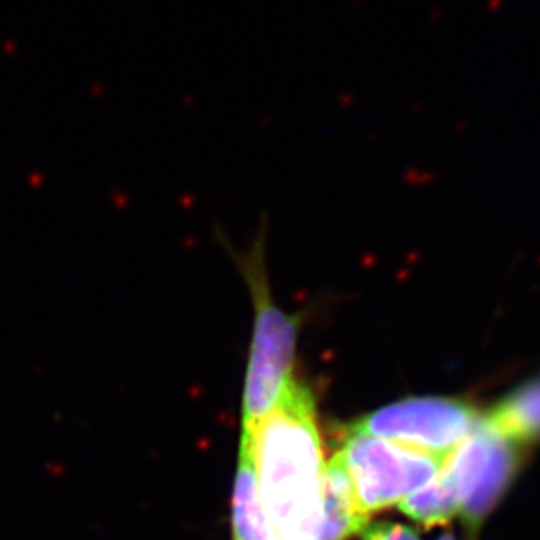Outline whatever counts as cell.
Returning <instances> with one entry per match:
<instances>
[{
	"mask_svg": "<svg viewBox=\"0 0 540 540\" xmlns=\"http://www.w3.org/2000/svg\"><path fill=\"white\" fill-rule=\"evenodd\" d=\"M249 439L261 504L278 540H316L325 460L309 388L292 379Z\"/></svg>",
	"mask_w": 540,
	"mask_h": 540,
	"instance_id": "cell-1",
	"label": "cell"
},
{
	"mask_svg": "<svg viewBox=\"0 0 540 540\" xmlns=\"http://www.w3.org/2000/svg\"><path fill=\"white\" fill-rule=\"evenodd\" d=\"M212 236L238 270L252 301L254 323L242 413V435H250L276 407L294 379L295 344L308 311L287 313L273 299L268 270L270 215L266 210L261 212L256 231L243 247L235 245L221 224L214 226Z\"/></svg>",
	"mask_w": 540,
	"mask_h": 540,
	"instance_id": "cell-2",
	"label": "cell"
},
{
	"mask_svg": "<svg viewBox=\"0 0 540 540\" xmlns=\"http://www.w3.org/2000/svg\"><path fill=\"white\" fill-rule=\"evenodd\" d=\"M336 453L365 516L400 504L407 495L428 483L448 458L357 430L344 435Z\"/></svg>",
	"mask_w": 540,
	"mask_h": 540,
	"instance_id": "cell-3",
	"label": "cell"
},
{
	"mask_svg": "<svg viewBox=\"0 0 540 540\" xmlns=\"http://www.w3.org/2000/svg\"><path fill=\"white\" fill-rule=\"evenodd\" d=\"M521 448L484 414L446 458L444 469L458 488L460 514L470 532L481 528L511 486L521 463Z\"/></svg>",
	"mask_w": 540,
	"mask_h": 540,
	"instance_id": "cell-4",
	"label": "cell"
},
{
	"mask_svg": "<svg viewBox=\"0 0 540 540\" xmlns=\"http://www.w3.org/2000/svg\"><path fill=\"white\" fill-rule=\"evenodd\" d=\"M481 414L451 397H411L350 425V430L399 442L435 456H449L474 430Z\"/></svg>",
	"mask_w": 540,
	"mask_h": 540,
	"instance_id": "cell-5",
	"label": "cell"
},
{
	"mask_svg": "<svg viewBox=\"0 0 540 540\" xmlns=\"http://www.w3.org/2000/svg\"><path fill=\"white\" fill-rule=\"evenodd\" d=\"M369 516L360 511L339 455L325 463L322 486V519L316 540H348L360 533Z\"/></svg>",
	"mask_w": 540,
	"mask_h": 540,
	"instance_id": "cell-6",
	"label": "cell"
},
{
	"mask_svg": "<svg viewBox=\"0 0 540 540\" xmlns=\"http://www.w3.org/2000/svg\"><path fill=\"white\" fill-rule=\"evenodd\" d=\"M233 537L235 540H273L274 533L261 504L250 441H240L238 469L233 490Z\"/></svg>",
	"mask_w": 540,
	"mask_h": 540,
	"instance_id": "cell-7",
	"label": "cell"
},
{
	"mask_svg": "<svg viewBox=\"0 0 540 540\" xmlns=\"http://www.w3.org/2000/svg\"><path fill=\"white\" fill-rule=\"evenodd\" d=\"M486 418L521 446L540 441V376L507 393Z\"/></svg>",
	"mask_w": 540,
	"mask_h": 540,
	"instance_id": "cell-8",
	"label": "cell"
},
{
	"mask_svg": "<svg viewBox=\"0 0 540 540\" xmlns=\"http://www.w3.org/2000/svg\"><path fill=\"white\" fill-rule=\"evenodd\" d=\"M399 507L421 526L444 525L460 514L458 488L442 465L428 483L407 495Z\"/></svg>",
	"mask_w": 540,
	"mask_h": 540,
	"instance_id": "cell-9",
	"label": "cell"
},
{
	"mask_svg": "<svg viewBox=\"0 0 540 540\" xmlns=\"http://www.w3.org/2000/svg\"><path fill=\"white\" fill-rule=\"evenodd\" d=\"M362 540H420L411 528L399 523H374L365 525L360 532Z\"/></svg>",
	"mask_w": 540,
	"mask_h": 540,
	"instance_id": "cell-10",
	"label": "cell"
},
{
	"mask_svg": "<svg viewBox=\"0 0 540 540\" xmlns=\"http://www.w3.org/2000/svg\"><path fill=\"white\" fill-rule=\"evenodd\" d=\"M439 540H456L455 537H453V533H446V535H442Z\"/></svg>",
	"mask_w": 540,
	"mask_h": 540,
	"instance_id": "cell-11",
	"label": "cell"
},
{
	"mask_svg": "<svg viewBox=\"0 0 540 540\" xmlns=\"http://www.w3.org/2000/svg\"><path fill=\"white\" fill-rule=\"evenodd\" d=\"M273 540H278V539H276V537H274V539H273Z\"/></svg>",
	"mask_w": 540,
	"mask_h": 540,
	"instance_id": "cell-12",
	"label": "cell"
}]
</instances>
